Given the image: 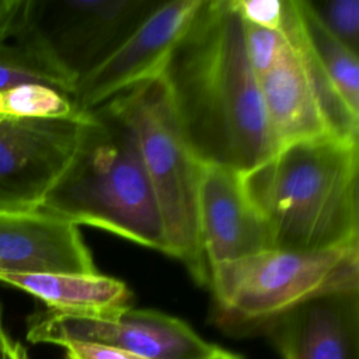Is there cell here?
Wrapping results in <instances>:
<instances>
[{
    "label": "cell",
    "mask_w": 359,
    "mask_h": 359,
    "mask_svg": "<svg viewBox=\"0 0 359 359\" xmlns=\"http://www.w3.org/2000/svg\"><path fill=\"white\" fill-rule=\"evenodd\" d=\"M156 1L24 0L11 38L74 90Z\"/></svg>",
    "instance_id": "obj_6"
},
{
    "label": "cell",
    "mask_w": 359,
    "mask_h": 359,
    "mask_svg": "<svg viewBox=\"0 0 359 359\" xmlns=\"http://www.w3.org/2000/svg\"><path fill=\"white\" fill-rule=\"evenodd\" d=\"M98 272L79 226L41 210H0V275Z\"/></svg>",
    "instance_id": "obj_12"
},
{
    "label": "cell",
    "mask_w": 359,
    "mask_h": 359,
    "mask_svg": "<svg viewBox=\"0 0 359 359\" xmlns=\"http://www.w3.org/2000/svg\"><path fill=\"white\" fill-rule=\"evenodd\" d=\"M257 79L278 147L328 133L304 67L289 41L280 57Z\"/></svg>",
    "instance_id": "obj_13"
},
{
    "label": "cell",
    "mask_w": 359,
    "mask_h": 359,
    "mask_svg": "<svg viewBox=\"0 0 359 359\" xmlns=\"http://www.w3.org/2000/svg\"><path fill=\"white\" fill-rule=\"evenodd\" d=\"M63 359H146L121 349L91 345V344H72L65 346Z\"/></svg>",
    "instance_id": "obj_22"
},
{
    "label": "cell",
    "mask_w": 359,
    "mask_h": 359,
    "mask_svg": "<svg viewBox=\"0 0 359 359\" xmlns=\"http://www.w3.org/2000/svg\"><path fill=\"white\" fill-rule=\"evenodd\" d=\"M0 280L42 300L49 310L88 316H114L132 306V292L116 278L98 273H10Z\"/></svg>",
    "instance_id": "obj_14"
},
{
    "label": "cell",
    "mask_w": 359,
    "mask_h": 359,
    "mask_svg": "<svg viewBox=\"0 0 359 359\" xmlns=\"http://www.w3.org/2000/svg\"><path fill=\"white\" fill-rule=\"evenodd\" d=\"M241 20L268 29H280L283 0H231Z\"/></svg>",
    "instance_id": "obj_21"
},
{
    "label": "cell",
    "mask_w": 359,
    "mask_h": 359,
    "mask_svg": "<svg viewBox=\"0 0 359 359\" xmlns=\"http://www.w3.org/2000/svg\"><path fill=\"white\" fill-rule=\"evenodd\" d=\"M212 320L231 337L261 334L292 307L359 289V243L316 251L264 250L209 266Z\"/></svg>",
    "instance_id": "obj_4"
},
{
    "label": "cell",
    "mask_w": 359,
    "mask_h": 359,
    "mask_svg": "<svg viewBox=\"0 0 359 359\" xmlns=\"http://www.w3.org/2000/svg\"><path fill=\"white\" fill-rule=\"evenodd\" d=\"M282 359H359V289L309 299L262 330Z\"/></svg>",
    "instance_id": "obj_11"
},
{
    "label": "cell",
    "mask_w": 359,
    "mask_h": 359,
    "mask_svg": "<svg viewBox=\"0 0 359 359\" xmlns=\"http://www.w3.org/2000/svg\"><path fill=\"white\" fill-rule=\"evenodd\" d=\"M359 140L324 133L276 149L241 174L269 247L316 251L359 243Z\"/></svg>",
    "instance_id": "obj_2"
},
{
    "label": "cell",
    "mask_w": 359,
    "mask_h": 359,
    "mask_svg": "<svg viewBox=\"0 0 359 359\" xmlns=\"http://www.w3.org/2000/svg\"><path fill=\"white\" fill-rule=\"evenodd\" d=\"M198 226L208 266L271 250L264 220L245 192L241 172L229 167L202 164Z\"/></svg>",
    "instance_id": "obj_10"
},
{
    "label": "cell",
    "mask_w": 359,
    "mask_h": 359,
    "mask_svg": "<svg viewBox=\"0 0 359 359\" xmlns=\"http://www.w3.org/2000/svg\"><path fill=\"white\" fill-rule=\"evenodd\" d=\"M31 344H91L146 359H215L220 346L203 339L178 317L128 307L114 316L88 317L43 309L27 318Z\"/></svg>",
    "instance_id": "obj_7"
},
{
    "label": "cell",
    "mask_w": 359,
    "mask_h": 359,
    "mask_svg": "<svg viewBox=\"0 0 359 359\" xmlns=\"http://www.w3.org/2000/svg\"><path fill=\"white\" fill-rule=\"evenodd\" d=\"M201 3L157 0L136 27L74 84L77 109L88 112L137 84L158 79Z\"/></svg>",
    "instance_id": "obj_8"
},
{
    "label": "cell",
    "mask_w": 359,
    "mask_h": 359,
    "mask_svg": "<svg viewBox=\"0 0 359 359\" xmlns=\"http://www.w3.org/2000/svg\"><path fill=\"white\" fill-rule=\"evenodd\" d=\"M0 324H3V323H1V309H0Z\"/></svg>",
    "instance_id": "obj_26"
},
{
    "label": "cell",
    "mask_w": 359,
    "mask_h": 359,
    "mask_svg": "<svg viewBox=\"0 0 359 359\" xmlns=\"http://www.w3.org/2000/svg\"><path fill=\"white\" fill-rule=\"evenodd\" d=\"M0 359H29L25 346L15 341L0 324Z\"/></svg>",
    "instance_id": "obj_24"
},
{
    "label": "cell",
    "mask_w": 359,
    "mask_h": 359,
    "mask_svg": "<svg viewBox=\"0 0 359 359\" xmlns=\"http://www.w3.org/2000/svg\"><path fill=\"white\" fill-rule=\"evenodd\" d=\"M307 3L327 31L358 55L359 0H307Z\"/></svg>",
    "instance_id": "obj_19"
},
{
    "label": "cell",
    "mask_w": 359,
    "mask_h": 359,
    "mask_svg": "<svg viewBox=\"0 0 359 359\" xmlns=\"http://www.w3.org/2000/svg\"><path fill=\"white\" fill-rule=\"evenodd\" d=\"M21 84H43L73 97L72 86L21 45L0 41V91Z\"/></svg>",
    "instance_id": "obj_18"
},
{
    "label": "cell",
    "mask_w": 359,
    "mask_h": 359,
    "mask_svg": "<svg viewBox=\"0 0 359 359\" xmlns=\"http://www.w3.org/2000/svg\"><path fill=\"white\" fill-rule=\"evenodd\" d=\"M83 116L29 119L0 115V210L39 209L74 150Z\"/></svg>",
    "instance_id": "obj_9"
},
{
    "label": "cell",
    "mask_w": 359,
    "mask_h": 359,
    "mask_svg": "<svg viewBox=\"0 0 359 359\" xmlns=\"http://www.w3.org/2000/svg\"><path fill=\"white\" fill-rule=\"evenodd\" d=\"M70 94L43 84H21L0 91V115L29 119L80 118Z\"/></svg>",
    "instance_id": "obj_17"
},
{
    "label": "cell",
    "mask_w": 359,
    "mask_h": 359,
    "mask_svg": "<svg viewBox=\"0 0 359 359\" xmlns=\"http://www.w3.org/2000/svg\"><path fill=\"white\" fill-rule=\"evenodd\" d=\"M280 29L296 50L307 74L321 119L330 135L359 140V115L353 114L314 59L297 21L293 0H283Z\"/></svg>",
    "instance_id": "obj_15"
},
{
    "label": "cell",
    "mask_w": 359,
    "mask_h": 359,
    "mask_svg": "<svg viewBox=\"0 0 359 359\" xmlns=\"http://www.w3.org/2000/svg\"><path fill=\"white\" fill-rule=\"evenodd\" d=\"M302 34L320 67L334 84L351 111L359 115L358 55L341 43L318 21L307 0H293Z\"/></svg>",
    "instance_id": "obj_16"
},
{
    "label": "cell",
    "mask_w": 359,
    "mask_h": 359,
    "mask_svg": "<svg viewBox=\"0 0 359 359\" xmlns=\"http://www.w3.org/2000/svg\"><path fill=\"white\" fill-rule=\"evenodd\" d=\"M215 359H244V356H241L240 353L231 352V351H229V349H223V348H220Z\"/></svg>",
    "instance_id": "obj_25"
},
{
    "label": "cell",
    "mask_w": 359,
    "mask_h": 359,
    "mask_svg": "<svg viewBox=\"0 0 359 359\" xmlns=\"http://www.w3.org/2000/svg\"><path fill=\"white\" fill-rule=\"evenodd\" d=\"M24 0H0V41H7L14 31Z\"/></svg>",
    "instance_id": "obj_23"
},
{
    "label": "cell",
    "mask_w": 359,
    "mask_h": 359,
    "mask_svg": "<svg viewBox=\"0 0 359 359\" xmlns=\"http://www.w3.org/2000/svg\"><path fill=\"white\" fill-rule=\"evenodd\" d=\"M245 48L251 67L257 77L266 73L287 46L282 29H268L244 22Z\"/></svg>",
    "instance_id": "obj_20"
},
{
    "label": "cell",
    "mask_w": 359,
    "mask_h": 359,
    "mask_svg": "<svg viewBox=\"0 0 359 359\" xmlns=\"http://www.w3.org/2000/svg\"><path fill=\"white\" fill-rule=\"evenodd\" d=\"M105 104L136 135L158 208L167 255L181 261L191 278L206 287L209 266L198 226L202 163L177 125L161 77L137 84Z\"/></svg>",
    "instance_id": "obj_5"
},
{
    "label": "cell",
    "mask_w": 359,
    "mask_h": 359,
    "mask_svg": "<svg viewBox=\"0 0 359 359\" xmlns=\"http://www.w3.org/2000/svg\"><path fill=\"white\" fill-rule=\"evenodd\" d=\"M160 77L177 125L202 164L244 174L276 151L244 21L231 0H202Z\"/></svg>",
    "instance_id": "obj_1"
},
{
    "label": "cell",
    "mask_w": 359,
    "mask_h": 359,
    "mask_svg": "<svg viewBox=\"0 0 359 359\" xmlns=\"http://www.w3.org/2000/svg\"><path fill=\"white\" fill-rule=\"evenodd\" d=\"M38 210L167 254L136 135L108 104L84 114L74 150Z\"/></svg>",
    "instance_id": "obj_3"
}]
</instances>
